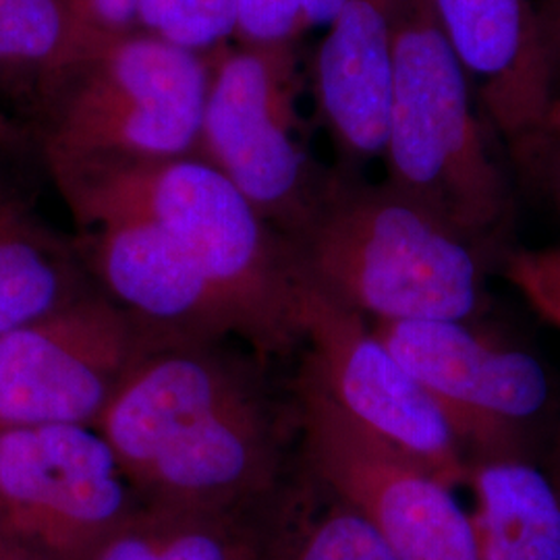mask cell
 <instances>
[{"instance_id":"obj_4","label":"cell","mask_w":560,"mask_h":560,"mask_svg":"<svg viewBox=\"0 0 560 560\" xmlns=\"http://www.w3.org/2000/svg\"><path fill=\"white\" fill-rule=\"evenodd\" d=\"M474 94L430 0H399L384 183L486 254L511 226L513 200Z\"/></svg>"},{"instance_id":"obj_2","label":"cell","mask_w":560,"mask_h":560,"mask_svg":"<svg viewBox=\"0 0 560 560\" xmlns=\"http://www.w3.org/2000/svg\"><path fill=\"white\" fill-rule=\"evenodd\" d=\"M81 229L110 219L161 226L226 303L237 335L261 353L300 339V270L289 241L198 156L46 162Z\"/></svg>"},{"instance_id":"obj_3","label":"cell","mask_w":560,"mask_h":560,"mask_svg":"<svg viewBox=\"0 0 560 560\" xmlns=\"http://www.w3.org/2000/svg\"><path fill=\"white\" fill-rule=\"evenodd\" d=\"M301 277L372 322H469L483 307V254L390 185L330 175L289 240Z\"/></svg>"},{"instance_id":"obj_25","label":"cell","mask_w":560,"mask_h":560,"mask_svg":"<svg viewBox=\"0 0 560 560\" xmlns=\"http://www.w3.org/2000/svg\"><path fill=\"white\" fill-rule=\"evenodd\" d=\"M525 171H529L536 179L540 180L555 201L560 212V140L552 136H541L540 140L534 143V148L520 161Z\"/></svg>"},{"instance_id":"obj_28","label":"cell","mask_w":560,"mask_h":560,"mask_svg":"<svg viewBox=\"0 0 560 560\" xmlns=\"http://www.w3.org/2000/svg\"><path fill=\"white\" fill-rule=\"evenodd\" d=\"M13 140H15V127L11 125V120L7 119L4 113L0 110V148L11 143Z\"/></svg>"},{"instance_id":"obj_17","label":"cell","mask_w":560,"mask_h":560,"mask_svg":"<svg viewBox=\"0 0 560 560\" xmlns=\"http://www.w3.org/2000/svg\"><path fill=\"white\" fill-rule=\"evenodd\" d=\"M245 517L140 506L85 560H258L264 523Z\"/></svg>"},{"instance_id":"obj_8","label":"cell","mask_w":560,"mask_h":560,"mask_svg":"<svg viewBox=\"0 0 560 560\" xmlns=\"http://www.w3.org/2000/svg\"><path fill=\"white\" fill-rule=\"evenodd\" d=\"M140 506L96 428H0V538L36 559H88Z\"/></svg>"},{"instance_id":"obj_20","label":"cell","mask_w":560,"mask_h":560,"mask_svg":"<svg viewBox=\"0 0 560 560\" xmlns=\"http://www.w3.org/2000/svg\"><path fill=\"white\" fill-rule=\"evenodd\" d=\"M235 0H141L138 30L198 55L235 40Z\"/></svg>"},{"instance_id":"obj_12","label":"cell","mask_w":560,"mask_h":560,"mask_svg":"<svg viewBox=\"0 0 560 560\" xmlns=\"http://www.w3.org/2000/svg\"><path fill=\"white\" fill-rule=\"evenodd\" d=\"M488 119L521 161L546 129L552 88L534 0H430Z\"/></svg>"},{"instance_id":"obj_7","label":"cell","mask_w":560,"mask_h":560,"mask_svg":"<svg viewBox=\"0 0 560 560\" xmlns=\"http://www.w3.org/2000/svg\"><path fill=\"white\" fill-rule=\"evenodd\" d=\"M298 425L307 474L368 517L397 560H478L455 488L351 420L305 370Z\"/></svg>"},{"instance_id":"obj_19","label":"cell","mask_w":560,"mask_h":560,"mask_svg":"<svg viewBox=\"0 0 560 560\" xmlns=\"http://www.w3.org/2000/svg\"><path fill=\"white\" fill-rule=\"evenodd\" d=\"M60 0H0V94L38 102L65 62Z\"/></svg>"},{"instance_id":"obj_23","label":"cell","mask_w":560,"mask_h":560,"mask_svg":"<svg viewBox=\"0 0 560 560\" xmlns=\"http://www.w3.org/2000/svg\"><path fill=\"white\" fill-rule=\"evenodd\" d=\"M504 272L523 300L560 330V245L513 252Z\"/></svg>"},{"instance_id":"obj_1","label":"cell","mask_w":560,"mask_h":560,"mask_svg":"<svg viewBox=\"0 0 560 560\" xmlns=\"http://www.w3.org/2000/svg\"><path fill=\"white\" fill-rule=\"evenodd\" d=\"M214 340L161 335L96 423L141 506L241 513L275 497L279 409Z\"/></svg>"},{"instance_id":"obj_11","label":"cell","mask_w":560,"mask_h":560,"mask_svg":"<svg viewBox=\"0 0 560 560\" xmlns=\"http://www.w3.org/2000/svg\"><path fill=\"white\" fill-rule=\"evenodd\" d=\"M372 328L439 405L469 460L525 457L527 428L550 399L540 361L467 322H372Z\"/></svg>"},{"instance_id":"obj_10","label":"cell","mask_w":560,"mask_h":560,"mask_svg":"<svg viewBox=\"0 0 560 560\" xmlns=\"http://www.w3.org/2000/svg\"><path fill=\"white\" fill-rule=\"evenodd\" d=\"M298 324L300 337L310 345L305 372L351 420L451 488L465 481L467 451L439 405L370 322L301 277Z\"/></svg>"},{"instance_id":"obj_22","label":"cell","mask_w":560,"mask_h":560,"mask_svg":"<svg viewBox=\"0 0 560 560\" xmlns=\"http://www.w3.org/2000/svg\"><path fill=\"white\" fill-rule=\"evenodd\" d=\"M60 2L67 18V52H65L62 67L75 60L85 59L98 52L106 44L138 30L141 0H60Z\"/></svg>"},{"instance_id":"obj_24","label":"cell","mask_w":560,"mask_h":560,"mask_svg":"<svg viewBox=\"0 0 560 560\" xmlns=\"http://www.w3.org/2000/svg\"><path fill=\"white\" fill-rule=\"evenodd\" d=\"M541 57L555 101L560 98V0H534Z\"/></svg>"},{"instance_id":"obj_27","label":"cell","mask_w":560,"mask_h":560,"mask_svg":"<svg viewBox=\"0 0 560 560\" xmlns=\"http://www.w3.org/2000/svg\"><path fill=\"white\" fill-rule=\"evenodd\" d=\"M544 133H546V136H552V138H559L560 140V98L559 101L552 102V106H550V113H548V120H546Z\"/></svg>"},{"instance_id":"obj_18","label":"cell","mask_w":560,"mask_h":560,"mask_svg":"<svg viewBox=\"0 0 560 560\" xmlns=\"http://www.w3.org/2000/svg\"><path fill=\"white\" fill-rule=\"evenodd\" d=\"M264 521L258 560H397L368 517L310 474Z\"/></svg>"},{"instance_id":"obj_26","label":"cell","mask_w":560,"mask_h":560,"mask_svg":"<svg viewBox=\"0 0 560 560\" xmlns=\"http://www.w3.org/2000/svg\"><path fill=\"white\" fill-rule=\"evenodd\" d=\"M0 560H40L34 555H30L27 550H23L20 546H15L13 541L0 538Z\"/></svg>"},{"instance_id":"obj_6","label":"cell","mask_w":560,"mask_h":560,"mask_svg":"<svg viewBox=\"0 0 560 560\" xmlns=\"http://www.w3.org/2000/svg\"><path fill=\"white\" fill-rule=\"evenodd\" d=\"M300 90L295 44L212 52L196 152L287 241L312 219L332 175L301 140Z\"/></svg>"},{"instance_id":"obj_29","label":"cell","mask_w":560,"mask_h":560,"mask_svg":"<svg viewBox=\"0 0 560 560\" xmlns=\"http://www.w3.org/2000/svg\"><path fill=\"white\" fill-rule=\"evenodd\" d=\"M552 480H555V483L559 486L560 490V460H559V467H557V471H555V476H552Z\"/></svg>"},{"instance_id":"obj_21","label":"cell","mask_w":560,"mask_h":560,"mask_svg":"<svg viewBox=\"0 0 560 560\" xmlns=\"http://www.w3.org/2000/svg\"><path fill=\"white\" fill-rule=\"evenodd\" d=\"M345 0H235V40L247 46L295 44L316 27H326Z\"/></svg>"},{"instance_id":"obj_5","label":"cell","mask_w":560,"mask_h":560,"mask_svg":"<svg viewBox=\"0 0 560 560\" xmlns=\"http://www.w3.org/2000/svg\"><path fill=\"white\" fill-rule=\"evenodd\" d=\"M210 55L136 30L62 67L34 104L44 161L196 156Z\"/></svg>"},{"instance_id":"obj_16","label":"cell","mask_w":560,"mask_h":560,"mask_svg":"<svg viewBox=\"0 0 560 560\" xmlns=\"http://www.w3.org/2000/svg\"><path fill=\"white\" fill-rule=\"evenodd\" d=\"M81 282L78 245L0 194V337L88 295Z\"/></svg>"},{"instance_id":"obj_9","label":"cell","mask_w":560,"mask_h":560,"mask_svg":"<svg viewBox=\"0 0 560 560\" xmlns=\"http://www.w3.org/2000/svg\"><path fill=\"white\" fill-rule=\"evenodd\" d=\"M162 330L117 301L83 295L0 337V428L88 425Z\"/></svg>"},{"instance_id":"obj_13","label":"cell","mask_w":560,"mask_h":560,"mask_svg":"<svg viewBox=\"0 0 560 560\" xmlns=\"http://www.w3.org/2000/svg\"><path fill=\"white\" fill-rule=\"evenodd\" d=\"M75 245L113 300L152 328L194 339H221L235 320L221 293L183 247L143 219H110Z\"/></svg>"},{"instance_id":"obj_15","label":"cell","mask_w":560,"mask_h":560,"mask_svg":"<svg viewBox=\"0 0 560 560\" xmlns=\"http://www.w3.org/2000/svg\"><path fill=\"white\" fill-rule=\"evenodd\" d=\"M478 560H560V490L525 457L469 460Z\"/></svg>"},{"instance_id":"obj_14","label":"cell","mask_w":560,"mask_h":560,"mask_svg":"<svg viewBox=\"0 0 560 560\" xmlns=\"http://www.w3.org/2000/svg\"><path fill=\"white\" fill-rule=\"evenodd\" d=\"M399 0H345L314 59L318 115L345 161L382 159Z\"/></svg>"}]
</instances>
